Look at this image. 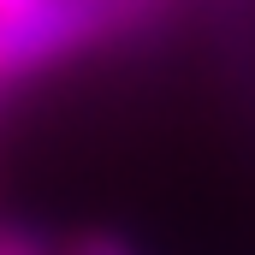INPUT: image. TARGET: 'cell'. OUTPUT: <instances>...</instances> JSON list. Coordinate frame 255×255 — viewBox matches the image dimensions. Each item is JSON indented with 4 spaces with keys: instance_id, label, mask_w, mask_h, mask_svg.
Instances as JSON below:
<instances>
[{
    "instance_id": "obj_1",
    "label": "cell",
    "mask_w": 255,
    "mask_h": 255,
    "mask_svg": "<svg viewBox=\"0 0 255 255\" xmlns=\"http://www.w3.org/2000/svg\"><path fill=\"white\" fill-rule=\"evenodd\" d=\"M0 255H65V244H54L36 220H0Z\"/></svg>"
},
{
    "instance_id": "obj_2",
    "label": "cell",
    "mask_w": 255,
    "mask_h": 255,
    "mask_svg": "<svg viewBox=\"0 0 255 255\" xmlns=\"http://www.w3.org/2000/svg\"><path fill=\"white\" fill-rule=\"evenodd\" d=\"M65 255H142V250L130 238H119V232H107V226H89V232L65 238Z\"/></svg>"
},
{
    "instance_id": "obj_3",
    "label": "cell",
    "mask_w": 255,
    "mask_h": 255,
    "mask_svg": "<svg viewBox=\"0 0 255 255\" xmlns=\"http://www.w3.org/2000/svg\"><path fill=\"white\" fill-rule=\"evenodd\" d=\"M42 0H0V24H12V18H24V12H36Z\"/></svg>"
}]
</instances>
